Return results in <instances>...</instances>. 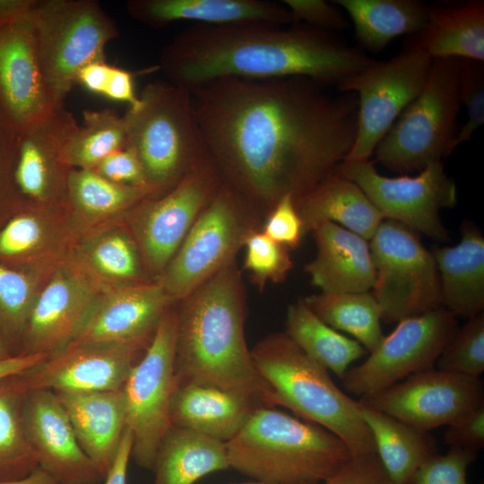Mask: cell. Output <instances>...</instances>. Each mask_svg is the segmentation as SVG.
I'll return each mask as SVG.
<instances>
[{
    "instance_id": "60d3db41",
    "label": "cell",
    "mask_w": 484,
    "mask_h": 484,
    "mask_svg": "<svg viewBox=\"0 0 484 484\" xmlns=\"http://www.w3.org/2000/svg\"><path fill=\"white\" fill-rule=\"evenodd\" d=\"M91 268L105 278L138 282L139 258L134 243L124 234L113 233L99 238L89 255Z\"/></svg>"
},
{
    "instance_id": "ba28073f",
    "label": "cell",
    "mask_w": 484,
    "mask_h": 484,
    "mask_svg": "<svg viewBox=\"0 0 484 484\" xmlns=\"http://www.w3.org/2000/svg\"><path fill=\"white\" fill-rule=\"evenodd\" d=\"M31 17L46 86L63 104L79 71L105 61L107 44L119 35L117 24L94 0H37Z\"/></svg>"
},
{
    "instance_id": "9f6ffc18",
    "label": "cell",
    "mask_w": 484,
    "mask_h": 484,
    "mask_svg": "<svg viewBox=\"0 0 484 484\" xmlns=\"http://www.w3.org/2000/svg\"><path fill=\"white\" fill-rule=\"evenodd\" d=\"M36 3L37 0H0V24L30 13Z\"/></svg>"
},
{
    "instance_id": "5b68a950",
    "label": "cell",
    "mask_w": 484,
    "mask_h": 484,
    "mask_svg": "<svg viewBox=\"0 0 484 484\" xmlns=\"http://www.w3.org/2000/svg\"><path fill=\"white\" fill-rule=\"evenodd\" d=\"M250 350L257 371L276 393L282 407L337 436L351 456L376 454L359 401L342 392L329 371L285 333L265 336Z\"/></svg>"
},
{
    "instance_id": "d590c367",
    "label": "cell",
    "mask_w": 484,
    "mask_h": 484,
    "mask_svg": "<svg viewBox=\"0 0 484 484\" xmlns=\"http://www.w3.org/2000/svg\"><path fill=\"white\" fill-rule=\"evenodd\" d=\"M24 394L16 376L0 381V480H19L39 468L22 425Z\"/></svg>"
},
{
    "instance_id": "d4e9b609",
    "label": "cell",
    "mask_w": 484,
    "mask_h": 484,
    "mask_svg": "<svg viewBox=\"0 0 484 484\" xmlns=\"http://www.w3.org/2000/svg\"><path fill=\"white\" fill-rule=\"evenodd\" d=\"M56 394L68 415L80 446L104 480L126 428L122 389Z\"/></svg>"
},
{
    "instance_id": "7c38bea8",
    "label": "cell",
    "mask_w": 484,
    "mask_h": 484,
    "mask_svg": "<svg viewBox=\"0 0 484 484\" xmlns=\"http://www.w3.org/2000/svg\"><path fill=\"white\" fill-rule=\"evenodd\" d=\"M432 59L406 46L385 61H373L359 73L342 80L337 89L358 99L357 132L345 160H368L402 112L421 92Z\"/></svg>"
},
{
    "instance_id": "d6a6232c",
    "label": "cell",
    "mask_w": 484,
    "mask_h": 484,
    "mask_svg": "<svg viewBox=\"0 0 484 484\" xmlns=\"http://www.w3.org/2000/svg\"><path fill=\"white\" fill-rule=\"evenodd\" d=\"M285 333L311 359L341 380L350 365L367 350L324 323L303 301L290 305L286 314Z\"/></svg>"
},
{
    "instance_id": "d6986e66",
    "label": "cell",
    "mask_w": 484,
    "mask_h": 484,
    "mask_svg": "<svg viewBox=\"0 0 484 484\" xmlns=\"http://www.w3.org/2000/svg\"><path fill=\"white\" fill-rule=\"evenodd\" d=\"M56 106L41 73L31 12L0 24V119L17 134Z\"/></svg>"
},
{
    "instance_id": "4fadbf2b",
    "label": "cell",
    "mask_w": 484,
    "mask_h": 484,
    "mask_svg": "<svg viewBox=\"0 0 484 484\" xmlns=\"http://www.w3.org/2000/svg\"><path fill=\"white\" fill-rule=\"evenodd\" d=\"M334 172L358 185L385 220L399 222L436 241L449 239L440 212L457 203V191L443 162L428 165L416 177L383 176L369 160H343Z\"/></svg>"
},
{
    "instance_id": "e575fe53",
    "label": "cell",
    "mask_w": 484,
    "mask_h": 484,
    "mask_svg": "<svg viewBox=\"0 0 484 484\" xmlns=\"http://www.w3.org/2000/svg\"><path fill=\"white\" fill-rule=\"evenodd\" d=\"M127 145L124 116L115 110H84L83 125L66 144L63 159L71 169H93L112 153Z\"/></svg>"
},
{
    "instance_id": "bcb514c9",
    "label": "cell",
    "mask_w": 484,
    "mask_h": 484,
    "mask_svg": "<svg viewBox=\"0 0 484 484\" xmlns=\"http://www.w3.org/2000/svg\"><path fill=\"white\" fill-rule=\"evenodd\" d=\"M294 24L304 22L307 26L333 32L348 27L349 23L335 4L324 0H283Z\"/></svg>"
},
{
    "instance_id": "4dcf8cb0",
    "label": "cell",
    "mask_w": 484,
    "mask_h": 484,
    "mask_svg": "<svg viewBox=\"0 0 484 484\" xmlns=\"http://www.w3.org/2000/svg\"><path fill=\"white\" fill-rule=\"evenodd\" d=\"M359 413L368 427L376 454L395 484H410L419 467L437 454L435 438L359 401Z\"/></svg>"
},
{
    "instance_id": "f6af8a7d",
    "label": "cell",
    "mask_w": 484,
    "mask_h": 484,
    "mask_svg": "<svg viewBox=\"0 0 484 484\" xmlns=\"http://www.w3.org/2000/svg\"><path fill=\"white\" fill-rule=\"evenodd\" d=\"M272 240L294 249L304 237L303 223L290 194L283 196L266 216L263 230Z\"/></svg>"
},
{
    "instance_id": "8992f818",
    "label": "cell",
    "mask_w": 484,
    "mask_h": 484,
    "mask_svg": "<svg viewBox=\"0 0 484 484\" xmlns=\"http://www.w3.org/2000/svg\"><path fill=\"white\" fill-rule=\"evenodd\" d=\"M139 99V105L124 115L126 147L137 155L152 197H158L212 158L189 91L154 81L144 86Z\"/></svg>"
},
{
    "instance_id": "f1b7e54d",
    "label": "cell",
    "mask_w": 484,
    "mask_h": 484,
    "mask_svg": "<svg viewBox=\"0 0 484 484\" xmlns=\"http://www.w3.org/2000/svg\"><path fill=\"white\" fill-rule=\"evenodd\" d=\"M304 236L324 221L338 224L369 241L385 220L354 182L334 171L295 202Z\"/></svg>"
},
{
    "instance_id": "ab89813d",
    "label": "cell",
    "mask_w": 484,
    "mask_h": 484,
    "mask_svg": "<svg viewBox=\"0 0 484 484\" xmlns=\"http://www.w3.org/2000/svg\"><path fill=\"white\" fill-rule=\"evenodd\" d=\"M243 269L262 290L268 281L281 282L293 266L289 248L255 229L246 238Z\"/></svg>"
},
{
    "instance_id": "6da1fadb",
    "label": "cell",
    "mask_w": 484,
    "mask_h": 484,
    "mask_svg": "<svg viewBox=\"0 0 484 484\" xmlns=\"http://www.w3.org/2000/svg\"><path fill=\"white\" fill-rule=\"evenodd\" d=\"M306 77L220 79L191 92L221 182L261 216L295 202L346 160L357 132L353 92L329 95Z\"/></svg>"
},
{
    "instance_id": "c3c4849f",
    "label": "cell",
    "mask_w": 484,
    "mask_h": 484,
    "mask_svg": "<svg viewBox=\"0 0 484 484\" xmlns=\"http://www.w3.org/2000/svg\"><path fill=\"white\" fill-rule=\"evenodd\" d=\"M93 170L117 184L147 186L140 160L135 152L129 147L108 156Z\"/></svg>"
},
{
    "instance_id": "9c48e42d",
    "label": "cell",
    "mask_w": 484,
    "mask_h": 484,
    "mask_svg": "<svg viewBox=\"0 0 484 484\" xmlns=\"http://www.w3.org/2000/svg\"><path fill=\"white\" fill-rule=\"evenodd\" d=\"M259 215L237 192L220 186L157 281L180 302L236 259Z\"/></svg>"
},
{
    "instance_id": "cb8c5ba5",
    "label": "cell",
    "mask_w": 484,
    "mask_h": 484,
    "mask_svg": "<svg viewBox=\"0 0 484 484\" xmlns=\"http://www.w3.org/2000/svg\"><path fill=\"white\" fill-rule=\"evenodd\" d=\"M317 254L305 271L322 293L368 292L376 270L369 242L333 222L324 221L312 230Z\"/></svg>"
},
{
    "instance_id": "7a4b0ae2",
    "label": "cell",
    "mask_w": 484,
    "mask_h": 484,
    "mask_svg": "<svg viewBox=\"0 0 484 484\" xmlns=\"http://www.w3.org/2000/svg\"><path fill=\"white\" fill-rule=\"evenodd\" d=\"M288 26V25H287ZM265 22L192 25L163 48L160 69L190 93L220 79L306 77L337 85L374 60L333 32Z\"/></svg>"
},
{
    "instance_id": "9a60e30c",
    "label": "cell",
    "mask_w": 484,
    "mask_h": 484,
    "mask_svg": "<svg viewBox=\"0 0 484 484\" xmlns=\"http://www.w3.org/2000/svg\"><path fill=\"white\" fill-rule=\"evenodd\" d=\"M480 379L430 368L359 401L415 428L450 426L483 404Z\"/></svg>"
},
{
    "instance_id": "94428289",
    "label": "cell",
    "mask_w": 484,
    "mask_h": 484,
    "mask_svg": "<svg viewBox=\"0 0 484 484\" xmlns=\"http://www.w3.org/2000/svg\"><path fill=\"white\" fill-rule=\"evenodd\" d=\"M56 484H60V483H56Z\"/></svg>"
},
{
    "instance_id": "e0dca14e",
    "label": "cell",
    "mask_w": 484,
    "mask_h": 484,
    "mask_svg": "<svg viewBox=\"0 0 484 484\" xmlns=\"http://www.w3.org/2000/svg\"><path fill=\"white\" fill-rule=\"evenodd\" d=\"M145 350L131 343L71 341L16 379L24 392L120 390Z\"/></svg>"
},
{
    "instance_id": "484cf974",
    "label": "cell",
    "mask_w": 484,
    "mask_h": 484,
    "mask_svg": "<svg viewBox=\"0 0 484 484\" xmlns=\"http://www.w3.org/2000/svg\"><path fill=\"white\" fill-rule=\"evenodd\" d=\"M431 59L456 58L484 62V2L428 5V22L407 45Z\"/></svg>"
},
{
    "instance_id": "83f0119b",
    "label": "cell",
    "mask_w": 484,
    "mask_h": 484,
    "mask_svg": "<svg viewBox=\"0 0 484 484\" xmlns=\"http://www.w3.org/2000/svg\"><path fill=\"white\" fill-rule=\"evenodd\" d=\"M259 407L241 395L217 387L179 385L171 399L170 423L227 443Z\"/></svg>"
},
{
    "instance_id": "680465c9",
    "label": "cell",
    "mask_w": 484,
    "mask_h": 484,
    "mask_svg": "<svg viewBox=\"0 0 484 484\" xmlns=\"http://www.w3.org/2000/svg\"><path fill=\"white\" fill-rule=\"evenodd\" d=\"M13 352L5 341L4 335L0 332V359L13 356Z\"/></svg>"
},
{
    "instance_id": "7bdbcfd3",
    "label": "cell",
    "mask_w": 484,
    "mask_h": 484,
    "mask_svg": "<svg viewBox=\"0 0 484 484\" xmlns=\"http://www.w3.org/2000/svg\"><path fill=\"white\" fill-rule=\"evenodd\" d=\"M475 458L476 452L451 447L445 454H436L423 462L410 484H467L466 471Z\"/></svg>"
},
{
    "instance_id": "f35d334b",
    "label": "cell",
    "mask_w": 484,
    "mask_h": 484,
    "mask_svg": "<svg viewBox=\"0 0 484 484\" xmlns=\"http://www.w3.org/2000/svg\"><path fill=\"white\" fill-rule=\"evenodd\" d=\"M436 368L480 379L484 372V315L480 313L455 332L436 362Z\"/></svg>"
},
{
    "instance_id": "816d5d0a",
    "label": "cell",
    "mask_w": 484,
    "mask_h": 484,
    "mask_svg": "<svg viewBox=\"0 0 484 484\" xmlns=\"http://www.w3.org/2000/svg\"><path fill=\"white\" fill-rule=\"evenodd\" d=\"M134 74L127 70L111 66L108 81L103 96L117 101L125 102L129 108L140 103L134 91Z\"/></svg>"
},
{
    "instance_id": "f5cc1de1",
    "label": "cell",
    "mask_w": 484,
    "mask_h": 484,
    "mask_svg": "<svg viewBox=\"0 0 484 484\" xmlns=\"http://www.w3.org/2000/svg\"><path fill=\"white\" fill-rule=\"evenodd\" d=\"M111 65L106 61H96L83 66L78 73L76 83H80L91 92L103 95Z\"/></svg>"
},
{
    "instance_id": "836d02e7",
    "label": "cell",
    "mask_w": 484,
    "mask_h": 484,
    "mask_svg": "<svg viewBox=\"0 0 484 484\" xmlns=\"http://www.w3.org/2000/svg\"><path fill=\"white\" fill-rule=\"evenodd\" d=\"M303 301L324 323L352 335L367 352L374 351L385 337L380 308L369 291L321 292Z\"/></svg>"
},
{
    "instance_id": "5bb4252c",
    "label": "cell",
    "mask_w": 484,
    "mask_h": 484,
    "mask_svg": "<svg viewBox=\"0 0 484 484\" xmlns=\"http://www.w3.org/2000/svg\"><path fill=\"white\" fill-rule=\"evenodd\" d=\"M457 329L456 316L445 307L399 321L363 363L346 371L343 387L367 397L433 368Z\"/></svg>"
},
{
    "instance_id": "11a10c76",
    "label": "cell",
    "mask_w": 484,
    "mask_h": 484,
    "mask_svg": "<svg viewBox=\"0 0 484 484\" xmlns=\"http://www.w3.org/2000/svg\"><path fill=\"white\" fill-rule=\"evenodd\" d=\"M48 356L43 353H19L0 359V381L20 375L41 363Z\"/></svg>"
},
{
    "instance_id": "ac0fdd59",
    "label": "cell",
    "mask_w": 484,
    "mask_h": 484,
    "mask_svg": "<svg viewBox=\"0 0 484 484\" xmlns=\"http://www.w3.org/2000/svg\"><path fill=\"white\" fill-rule=\"evenodd\" d=\"M174 302L154 282L107 284L95 297L72 341L131 343L147 348Z\"/></svg>"
},
{
    "instance_id": "44dd1931",
    "label": "cell",
    "mask_w": 484,
    "mask_h": 484,
    "mask_svg": "<svg viewBox=\"0 0 484 484\" xmlns=\"http://www.w3.org/2000/svg\"><path fill=\"white\" fill-rule=\"evenodd\" d=\"M25 436L39 467L60 484H99L100 476L80 446L55 392H25L22 408Z\"/></svg>"
},
{
    "instance_id": "ffe728a7",
    "label": "cell",
    "mask_w": 484,
    "mask_h": 484,
    "mask_svg": "<svg viewBox=\"0 0 484 484\" xmlns=\"http://www.w3.org/2000/svg\"><path fill=\"white\" fill-rule=\"evenodd\" d=\"M78 127L73 114L60 104L15 134L13 185L17 195L37 203L66 195L72 169L63 154Z\"/></svg>"
},
{
    "instance_id": "91938a15",
    "label": "cell",
    "mask_w": 484,
    "mask_h": 484,
    "mask_svg": "<svg viewBox=\"0 0 484 484\" xmlns=\"http://www.w3.org/2000/svg\"><path fill=\"white\" fill-rule=\"evenodd\" d=\"M237 484H270V483H264V482L253 480V481H247V482L237 483Z\"/></svg>"
},
{
    "instance_id": "74e56055",
    "label": "cell",
    "mask_w": 484,
    "mask_h": 484,
    "mask_svg": "<svg viewBox=\"0 0 484 484\" xmlns=\"http://www.w3.org/2000/svg\"><path fill=\"white\" fill-rule=\"evenodd\" d=\"M37 294L28 274L0 262V332L11 350L13 341H22Z\"/></svg>"
},
{
    "instance_id": "30bf717a",
    "label": "cell",
    "mask_w": 484,
    "mask_h": 484,
    "mask_svg": "<svg viewBox=\"0 0 484 484\" xmlns=\"http://www.w3.org/2000/svg\"><path fill=\"white\" fill-rule=\"evenodd\" d=\"M376 270L371 292L388 323L443 307L434 256L413 230L384 220L368 241Z\"/></svg>"
},
{
    "instance_id": "3957f363",
    "label": "cell",
    "mask_w": 484,
    "mask_h": 484,
    "mask_svg": "<svg viewBox=\"0 0 484 484\" xmlns=\"http://www.w3.org/2000/svg\"><path fill=\"white\" fill-rule=\"evenodd\" d=\"M178 303L177 385H209L241 395L261 407L281 406L276 393L257 371L246 342V298L236 260Z\"/></svg>"
},
{
    "instance_id": "277c9868",
    "label": "cell",
    "mask_w": 484,
    "mask_h": 484,
    "mask_svg": "<svg viewBox=\"0 0 484 484\" xmlns=\"http://www.w3.org/2000/svg\"><path fill=\"white\" fill-rule=\"evenodd\" d=\"M226 447L230 469L270 484H321L351 457L337 436L277 407L255 409Z\"/></svg>"
},
{
    "instance_id": "b9f144b4",
    "label": "cell",
    "mask_w": 484,
    "mask_h": 484,
    "mask_svg": "<svg viewBox=\"0 0 484 484\" xmlns=\"http://www.w3.org/2000/svg\"><path fill=\"white\" fill-rule=\"evenodd\" d=\"M460 98L465 107L467 120L459 128L455 146L471 141L484 123V65L483 62L460 59Z\"/></svg>"
},
{
    "instance_id": "603a6c76",
    "label": "cell",
    "mask_w": 484,
    "mask_h": 484,
    "mask_svg": "<svg viewBox=\"0 0 484 484\" xmlns=\"http://www.w3.org/2000/svg\"><path fill=\"white\" fill-rule=\"evenodd\" d=\"M125 6L132 19L152 28L177 22H190L193 25L294 24L282 3L268 0H129Z\"/></svg>"
},
{
    "instance_id": "f546056e",
    "label": "cell",
    "mask_w": 484,
    "mask_h": 484,
    "mask_svg": "<svg viewBox=\"0 0 484 484\" xmlns=\"http://www.w3.org/2000/svg\"><path fill=\"white\" fill-rule=\"evenodd\" d=\"M228 469L226 443L171 426L159 445L151 471L153 484H194Z\"/></svg>"
},
{
    "instance_id": "8d00e7d4",
    "label": "cell",
    "mask_w": 484,
    "mask_h": 484,
    "mask_svg": "<svg viewBox=\"0 0 484 484\" xmlns=\"http://www.w3.org/2000/svg\"><path fill=\"white\" fill-rule=\"evenodd\" d=\"M66 196L73 205L91 216H106L130 209L153 196L148 186L114 183L93 169H72L67 178Z\"/></svg>"
},
{
    "instance_id": "4316f807",
    "label": "cell",
    "mask_w": 484,
    "mask_h": 484,
    "mask_svg": "<svg viewBox=\"0 0 484 484\" xmlns=\"http://www.w3.org/2000/svg\"><path fill=\"white\" fill-rule=\"evenodd\" d=\"M461 241L431 252L438 272L443 307L455 316L472 317L484 307V237L469 222Z\"/></svg>"
},
{
    "instance_id": "52a82bcc",
    "label": "cell",
    "mask_w": 484,
    "mask_h": 484,
    "mask_svg": "<svg viewBox=\"0 0 484 484\" xmlns=\"http://www.w3.org/2000/svg\"><path fill=\"white\" fill-rule=\"evenodd\" d=\"M461 62L432 59L421 92L407 106L376 146V160L401 174L442 162L456 148Z\"/></svg>"
},
{
    "instance_id": "db71d44e",
    "label": "cell",
    "mask_w": 484,
    "mask_h": 484,
    "mask_svg": "<svg viewBox=\"0 0 484 484\" xmlns=\"http://www.w3.org/2000/svg\"><path fill=\"white\" fill-rule=\"evenodd\" d=\"M132 435L126 428L111 468L104 478V484H126L127 470L131 460Z\"/></svg>"
},
{
    "instance_id": "ee69618b",
    "label": "cell",
    "mask_w": 484,
    "mask_h": 484,
    "mask_svg": "<svg viewBox=\"0 0 484 484\" xmlns=\"http://www.w3.org/2000/svg\"><path fill=\"white\" fill-rule=\"evenodd\" d=\"M39 218L28 212L13 214L0 229V259L17 260L36 248L43 238Z\"/></svg>"
},
{
    "instance_id": "7402d4cb",
    "label": "cell",
    "mask_w": 484,
    "mask_h": 484,
    "mask_svg": "<svg viewBox=\"0 0 484 484\" xmlns=\"http://www.w3.org/2000/svg\"><path fill=\"white\" fill-rule=\"evenodd\" d=\"M106 285L82 266L58 270L37 294L23 333L22 352L50 356L65 347Z\"/></svg>"
},
{
    "instance_id": "8fae6325",
    "label": "cell",
    "mask_w": 484,
    "mask_h": 484,
    "mask_svg": "<svg viewBox=\"0 0 484 484\" xmlns=\"http://www.w3.org/2000/svg\"><path fill=\"white\" fill-rule=\"evenodd\" d=\"M176 330L177 310L171 307L122 387L126 428L132 435L131 459L151 471L159 445L171 427L170 403L177 386Z\"/></svg>"
},
{
    "instance_id": "2e32d148",
    "label": "cell",
    "mask_w": 484,
    "mask_h": 484,
    "mask_svg": "<svg viewBox=\"0 0 484 484\" xmlns=\"http://www.w3.org/2000/svg\"><path fill=\"white\" fill-rule=\"evenodd\" d=\"M220 184L211 159L168 193L148 197L135 205L141 251L152 272L159 276L162 273Z\"/></svg>"
},
{
    "instance_id": "f907efd6",
    "label": "cell",
    "mask_w": 484,
    "mask_h": 484,
    "mask_svg": "<svg viewBox=\"0 0 484 484\" xmlns=\"http://www.w3.org/2000/svg\"><path fill=\"white\" fill-rule=\"evenodd\" d=\"M15 134L0 119V208L13 207L17 195L13 185Z\"/></svg>"
},
{
    "instance_id": "681fc988",
    "label": "cell",
    "mask_w": 484,
    "mask_h": 484,
    "mask_svg": "<svg viewBox=\"0 0 484 484\" xmlns=\"http://www.w3.org/2000/svg\"><path fill=\"white\" fill-rule=\"evenodd\" d=\"M445 442L451 447L477 452L484 445V404L471 414L448 426Z\"/></svg>"
},
{
    "instance_id": "6f0895ef",
    "label": "cell",
    "mask_w": 484,
    "mask_h": 484,
    "mask_svg": "<svg viewBox=\"0 0 484 484\" xmlns=\"http://www.w3.org/2000/svg\"><path fill=\"white\" fill-rule=\"evenodd\" d=\"M55 480L41 468L28 476L13 480H0V484H56Z\"/></svg>"
},
{
    "instance_id": "7dc6e473",
    "label": "cell",
    "mask_w": 484,
    "mask_h": 484,
    "mask_svg": "<svg viewBox=\"0 0 484 484\" xmlns=\"http://www.w3.org/2000/svg\"><path fill=\"white\" fill-rule=\"evenodd\" d=\"M321 484H395L376 454L351 456L331 478Z\"/></svg>"
},
{
    "instance_id": "1f68e13d",
    "label": "cell",
    "mask_w": 484,
    "mask_h": 484,
    "mask_svg": "<svg viewBox=\"0 0 484 484\" xmlns=\"http://www.w3.org/2000/svg\"><path fill=\"white\" fill-rule=\"evenodd\" d=\"M354 25L357 42L369 52L383 50L394 38L414 35L428 22V5L418 0H335Z\"/></svg>"
}]
</instances>
